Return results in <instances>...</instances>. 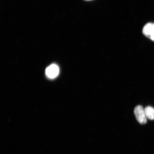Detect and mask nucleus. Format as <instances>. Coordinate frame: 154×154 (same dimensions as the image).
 I'll use <instances>...</instances> for the list:
<instances>
[{
	"label": "nucleus",
	"instance_id": "f257e3e1",
	"mask_svg": "<svg viewBox=\"0 0 154 154\" xmlns=\"http://www.w3.org/2000/svg\"><path fill=\"white\" fill-rule=\"evenodd\" d=\"M134 114L137 120L140 124H145L147 122V118L146 117L144 109L140 105H138L135 108Z\"/></svg>",
	"mask_w": 154,
	"mask_h": 154
},
{
	"label": "nucleus",
	"instance_id": "f03ea898",
	"mask_svg": "<svg viewBox=\"0 0 154 154\" xmlns=\"http://www.w3.org/2000/svg\"><path fill=\"white\" fill-rule=\"evenodd\" d=\"M142 32L146 37L154 41V23H149L146 24Z\"/></svg>",
	"mask_w": 154,
	"mask_h": 154
},
{
	"label": "nucleus",
	"instance_id": "7ed1b4c3",
	"mask_svg": "<svg viewBox=\"0 0 154 154\" xmlns=\"http://www.w3.org/2000/svg\"><path fill=\"white\" fill-rule=\"evenodd\" d=\"M45 72L48 78L51 79L55 78L59 74V67L57 65L52 64L46 69Z\"/></svg>",
	"mask_w": 154,
	"mask_h": 154
},
{
	"label": "nucleus",
	"instance_id": "20e7f679",
	"mask_svg": "<svg viewBox=\"0 0 154 154\" xmlns=\"http://www.w3.org/2000/svg\"><path fill=\"white\" fill-rule=\"evenodd\" d=\"M146 117L150 120H154V109L150 106L144 109Z\"/></svg>",
	"mask_w": 154,
	"mask_h": 154
},
{
	"label": "nucleus",
	"instance_id": "39448f33",
	"mask_svg": "<svg viewBox=\"0 0 154 154\" xmlns=\"http://www.w3.org/2000/svg\"><path fill=\"white\" fill-rule=\"evenodd\" d=\"M85 1H92V0H85Z\"/></svg>",
	"mask_w": 154,
	"mask_h": 154
}]
</instances>
